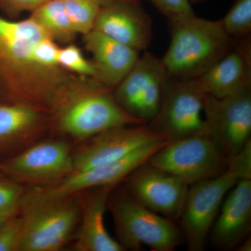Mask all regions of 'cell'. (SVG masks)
Here are the masks:
<instances>
[{
    "mask_svg": "<svg viewBox=\"0 0 251 251\" xmlns=\"http://www.w3.org/2000/svg\"><path fill=\"white\" fill-rule=\"evenodd\" d=\"M93 30L141 51L146 50L153 39L152 21L138 3L115 1L102 5Z\"/></svg>",
    "mask_w": 251,
    "mask_h": 251,
    "instance_id": "15",
    "label": "cell"
},
{
    "mask_svg": "<svg viewBox=\"0 0 251 251\" xmlns=\"http://www.w3.org/2000/svg\"><path fill=\"white\" fill-rule=\"evenodd\" d=\"M251 230V178H243L225 198L209 232L214 249L235 250Z\"/></svg>",
    "mask_w": 251,
    "mask_h": 251,
    "instance_id": "16",
    "label": "cell"
},
{
    "mask_svg": "<svg viewBox=\"0 0 251 251\" xmlns=\"http://www.w3.org/2000/svg\"><path fill=\"white\" fill-rule=\"evenodd\" d=\"M83 36L86 49L92 55L95 79L113 90L135 65L140 52L97 31Z\"/></svg>",
    "mask_w": 251,
    "mask_h": 251,
    "instance_id": "18",
    "label": "cell"
},
{
    "mask_svg": "<svg viewBox=\"0 0 251 251\" xmlns=\"http://www.w3.org/2000/svg\"><path fill=\"white\" fill-rule=\"evenodd\" d=\"M4 174H3L2 172H1V169H0V178L4 177Z\"/></svg>",
    "mask_w": 251,
    "mask_h": 251,
    "instance_id": "33",
    "label": "cell"
},
{
    "mask_svg": "<svg viewBox=\"0 0 251 251\" xmlns=\"http://www.w3.org/2000/svg\"><path fill=\"white\" fill-rule=\"evenodd\" d=\"M168 142L169 140L162 139L145 144L119 161L85 171L74 172L54 184L36 186L24 196L41 201L60 199L99 186H115L138 167L148 161L153 153Z\"/></svg>",
    "mask_w": 251,
    "mask_h": 251,
    "instance_id": "10",
    "label": "cell"
},
{
    "mask_svg": "<svg viewBox=\"0 0 251 251\" xmlns=\"http://www.w3.org/2000/svg\"><path fill=\"white\" fill-rule=\"evenodd\" d=\"M243 178H251V144L229 161L224 173L189 186L179 219L188 250L205 249L209 232L226 195Z\"/></svg>",
    "mask_w": 251,
    "mask_h": 251,
    "instance_id": "4",
    "label": "cell"
},
{
    "mask_svg": "<svg viewBox=\"0 0 251 251\" xmlns=\"http://www.w3.org/2000/svg\"><path fill=\"white\" fill-rule=\"evenodd\" d=\"M20 211L23 227L18 251H57L72 235L81 209L74 196L45 201L23 196Z\"/></svg>",
    "mask_w": 251,
    "mask_h": 251,
    "instance_id": "6",
    "label": "cell"
},
{
    "mask_svg": "<svg viewBox=\"0 0 251 251\" xmlns=\"http://www.w3.org/2000/svg\"><path fill=\"white\" fill-rule=\"evenodd\" d=\"M66 12L77 34L93 30L100 5L97 0H62Z\"/></svg>",
    "mask_w": 251,
    "mask_h": 251,
    "instance_id": "23",
    "label": "cell"
},
{
    "mask_svg": "<svg viewBox=\"0 0 251 251\" xmlns=\"http://www.w3.org/2000/svg\"><path fill=\"white\" fill-rule=\"evenodd\" d=\"M220 21L226 34L234 40L251 37V0H235Z\"/></svg>",
    "mask_w": 251,
    "mask_h": 251,
    "instance_id": "22",
    "label": "cell"
},
{
    "mask_svg": "<svg viewBox=\"0 0 251 251\" xmlns=\"http://www.w3.org/2000/svg\"><path fill=\"white\" fill-rule=\"evenodd\" d=\"M16 214H12V213L0 211V227H1L8 219H9L10 218L12 217V216L16 215Z\"/></svg>",
    "mask_w": 251,
    "mask_h": 251,
    "instance_id": "30",
    "label": "cell"
},
{
    "mask_svg": "<svg viewBox=\"0 0 251 251\" xmlns=\"http://www.w3.org/2000/svg\"><path fill=\"white\" fill-rule=\"evenodd\" d=\"M112 191L108 205L124 249L138 251L147 246L153 251H173L184 242L175 221L150 210L126 190Z\"/></svg>",
    "mask_w": 251,
    "mask_h": 251,
    "instance_id": "5",
    "label": "cell"
},
{
    "mask_svg": "<svg viewBox=\"0 0 251 251\" xmlns=\"http://www.w3.org/2000/svg\"><path fill=\"white\" fill-rule=\"evenodd\" d=\"M44 115L27 104H0V151L35 134L44 124Z\"/></svg>",
    "mask_w": 251,
    "mask_h": 251,
    "instance_id": "20",
    "label": "cell"
},
{
    "mask_svg": "<svg viewBox=\"0 0 251 251\" xmlns=\"http://www.w3.org/2000/svg\"><path fill=\"white\" fill-rule=\"evenodd\" d=\"M29 18L55 42L71 44L77 36L62 0H50L31 13Z\"/></svg>",
    "mask_w": 251,
    "mask_h": 251,
    "instance_id": "21",
    "label": "cell"
},
{
    "mask_svg": "<svg viewBox=\"0 0 251 251\" xmlns=\"http://www.w3.org/2000/svg\"><path fill=\"white\" fill-rule=\"evenodd\" d=\"M52 116L62 133L81 141L115 127L144 124L118 105L111 89L77 75Z\"/></svg>",
    "mask_w": 251,
    "mask_h": 251,
    "instance_id": "3",
    "label": "cell"
},
{
    "mask_svg": "<svg viewBox=\"0 0 251 251\" xmlns=\"http://www.w3.org/2000/svg\"><path fill=\"white\" fill-rule=\"evenodd\" d=\"M196 80L206 95L216 98L251 85V37L236 40L232 50Z\"/></svg>",
    "mask_w": 251,
    "mask_h": 251,
    "instance_id": "17",
    "label": "cell"
},
{
    "mask_svg": "<svg viewBox=\"0 0 251 251\" xmlns=\"http://www.w3.org/2000/svg\"><path fill=\"white\" fill-rule=\"evenodd\" d=\"M148 162L188 186L219 176L229 166L214 140L204 132L168 142Z\"/></svg>",
    "mask_w": 251,
    "mask_h": 251,
    "instance_id": "7",
    "label": "cell"
},
{
    "mask_svg": "<svg viewBox=\"0 0 251 251\" xmlns=\"http://www.w3.org/2000/svg\"><path fill=\"white\" fill-rule=\"evenodd\" d=\"M203 115L204 133L229 163L251 141V85L223 98L206 95Z\"/></svg>",
    "mask_w": 251,
    "mask_h": 251,
    "instance_id": "8",
    "label": "cell"
},
{
    "mask_svg": "<svg viewBox=\"0 0 251 251\" xmlns=\"http://www.w3.org/2000/svg\"><path fill=\"white\" fill-rule=\"evenodd\" d=\"M50 0H0V11L10 18H16L22 13L35 11Z\"/></svg>",
    "mask_w": 251,
    "mask_h": 251,
    "instance_id": "28",
    "label": "cell"
},
{
    "mask_svg": "<svg viewBox=\"0 0 251 251\" xmlns=\"http://www.w3.org/2000/svg\"><path fill=\"white\" fill-rule=\"evenodd\" d=\"M16 214L0 227V251H18L22 237V216Z\"/></svg>",
    "mask_w": 251,
    "mask_h": 251,
    "instance_id": "26",
    "label": "cell"
},
{
    "mask_svg": "<svg viewBox=\"0 0 251 251\" xmlns=\"http://www.w3.org/2000/svg\"><path fill=\"white\" fill-rule=\"evenodd\" d=\"M169 81L161 59L145 52L114 88L112 94L128 115L148 124L161 107Z\"/></svg>",
    "mask_w": 251,
    "mask_h": 251,
    "instance_id": "9",
    "label": "cell"
},
{
    "mask_svg": "<svg viewBox=\"0 0 251 251\" xmlns=\"http://www.w3.org/2000/svg\"><path fill=\"white\" fill-rule=\"evenodd\" d=\"M48 36L29 17L16 21L0 16V94L9 103L52 115L76 75L38 58L36 48Z\"/></svg>",
    "mask_w": 251,
    "mask_h": 251,
    "instance_id": "1",
    "label": "cell"
},
{
    "mask_svg": "<svg viewBox=\"0 0 251 251\" xmlns=\"http://www.w3.org/2000/svg\"><path fill=\"white\" fill-rule=\"evenodd\" d=\"M237 251H251V235L244 241L235 249Z\"/></svg>",
    "mask_w": 251,
    "mask_h": 251,
    "instance_id": "29",
    "label": "cell"
},
{
    "mask_svg": "<svg viewBox=\"0 0 251 251\" xmlns=\"http://www.w3.org/2000/svg\"><path fill=\"white\" fill-rule=\"evenodd\" d=\"M97 1L101 6L102 5L109 4V3L115 2V1H129V2L140 4V0H97Z\"/></svg>",
    "mask_w": 251,
    "mask_h": 251,
    "instance_id": "31",
    "label": "cell"
},
{
    "mask_svg": "<svg viewBox=\"0 0 251 251\" xmlns=\"http://www.w3.org/2000/svg\"><path fill=\"white\" fill-rule=\"evenodd\" d=\"M168 22L171 42L161 61L171 80L198 78L235 44L220 20L210 21L193 14Z\"/></svg>",
    "mask_w": 251,
    "mask_h": 251,
    "instance_id": "2",
    "label": "cell"
},
{
    "mask_svg": "<svg viewBox=\"0 0 251 251\" xmlns=\"http://www.w3.org/2000/svg\"><path fill=\"white\" fill-rule=\"evenodd\" d=\"M57 62L67 72L80 76L95 78V69L92 61L85 59L80 49L72 43L59 49Z\"/></svg>",
    "mask_w": 251,
    "mask_h": 251,
    "instance_id": "24",
    "label": "cell"
},
{
    "mask_svg": "<svg viewBox=\"0 0 251 251\" xmlns=\"http://www.w3.org/2000/svg\"><path fill=\"white\" fill-rule=\"evenodd\" d=\"M4 175L14 181L34 185L57 182L74 173L73 154L69 144L49 140L36 144L0 165Z\"/></svg>",
    "mask_w": 251,
    "mask_h": 251,
    "instance_id": "12",
    "label": "cell"
},
{
    "mask_svg": "<svg viewBox=\"0 0 251 251\" xmlns=\"http://www.w3.org/2000/svg\"><path fill=\"white\" fill-rule=\"evenodd\" d=\"M162 139L169 140L153 131L148 124L110 128L87 139L73 154L74 172L119 161L145 144Z\"/></svg>",
    "mask_w": 251,
    "mask_h": 251,
    "instance_id": "14",
    "label": "cell"
},
{
    "mask_svg": "<svg viewBox=\"0 0 251 251\" xmlns=\"http://www.w3.org/2000/svg\"><path fill=\"white\" fill-rule=\"evenodd\" d=\"M125 179V190L132 197L153 212L179 221L189 188L184 181L148 161Z\"/></svg>",
    "mask_w": 251,
    "mask_h": 251,
    "instance_id": "13",
    "label": "cell"
},
{
    "mask_svg": "<svg viewBox=\"0 0 251 251\" xmlns=\"http://www.w3.org/2000/svg\"><path fill=\"white\" fill-rule=\"evenodd\" d=\"M23 195L24 190L18 182L0 178V211L18 214Z\"/></svg>",
    "mask_w": 251,
    "mask_h": 251,
    "instance_id": "25",
    "label": "cell"
},
{
    "mask_svg": "<svg viewBox=\"0 0 251 251\" xmlns=\"http://www.w3.org/2000/svg\"><path fill=\"white\" fill-rule=\"evenodd\" d=\"M115 186H99L90 191L80 211V226L75 247L80 251H122L123 247L108 233L104 223L110 193Z\"/></svg>",
    "mask_w": 251,
    "mask_h": 251,
    "instance_id": "19",
    "label": "cell"
},
{
    "mask_svg": "<svg viewBox=\"0 0 251 251\" xmlns=\"http://www.w3.org/2000/svg\"><path fill=\"white\" fill-rule=\"evenodd\" d=\"M188 1H189L190 3L192 4H198V3L201 2V1H204V0H188Z\"/></svg>",
    "mask_w": 251,
    "mask_h": 251,
    "instance_id": "32",
    "label": "cell"
},
{
    "mask_svg": "<svg viewBox=\"0 0 251 251\" xmlns=\"http://www.w3.org/2000/svg\"><path fill=\"white\" fill-rule=\"evenodd\" d=\"M168 21L195 14L188 0H149Z\"/></svg>",
    "mask_w": 251,
    "mask_h": 251,
    "instance_id": "27",
    "label": "cell"
},
{
    "mask_svg": "<svg viewBox=\"0 0 251 251\" xmlns=\"http://www.w3.org/2000/svg\"><path fill=\"white\" fill-rule=\"evenodd\" d=\"M205 96L196 79H170L161 107L149 127L170 141L202 133Z\"/></svg>",
    "mask_w": 251,
    "mask_h": 251,
    "instance_id": "11",
    "label": "cell"
}]
</instances>
